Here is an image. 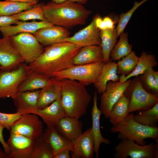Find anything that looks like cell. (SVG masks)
Masks as SVG:
<instances>
[{"mask_svg": "<svg viewBox=\"0 0 158 158\" xmlns=\"http://www.w3.org/2000/svg\"><path fill=\"white\" fill-rule=\"evenodd\" d=\"M81 47L67 42L47 46L38 58L28 64L29 67L52 77L54 73L74 65L73 59Z\"/></svg>", "mask_w": 158, "mask_h": 158, "instance_id": "obj_1", "label": "cell"}, {"mask_svg": "<svg viewBox=\"0 0 158 158\" xmlns=\"http://www.w3.org/2000/svg\"><path fill=\"white\" fill-rule=\"evenodd\" d=\"M43 7L48 21L67 29L84 25L92 13L83 5L69 1L60 4L49 2L43 4Z\"/></svg>", "mask_w": 158, "mask_h": 158, "instance_id": "obj_2", "label": "cell"}, {"mask_svg": "<svg viewBox=\"0 0 158 158\" xmlns=\"http://www.w3.org/2000/svg\"><path fill=\"white\" fill-rule=\"evenodd\" d=\"M91 99L85 85L75 80L61 79V100L67 116L79 119L86 113Z\"/></svg>", "mask_w": 158, "mask_h": 158, "instance_id": "obj_3", "label": "cell"}, {"mask_svg": "<svg viewBox=\"0 0 158 158\" xmlns=\"http://www.w3.org/2000/svg\"><path fill=\"white\" fill-rule=\"evenodd\" d=\"M133 112L129 113L117 124L113 126L110 131L118 133V138L121 140H129L141 145H145V140L151 138L158 139V128L151 127L142 124L134 118Z\"/></svg>", "mask_w": 158, "mask_h": 158, "instance_id": "obj_4", "label": "cell"}, {"mask_svg": "<svg viewBox=\"0 0 158 158\" xmlns=\"http://www.w3.org/2000/svg\"><path fill=\"white\" fill-rule=\"evenodd\" d=\"M105 63L102 61L74 65L65 70L54 73L53 77L61 79H68L75 80L86 86L94 84L97 80Z\"/></svg>", "mask_w": 158, "mask_h": 158, "instance_id": "obj_5", "label": "cell"}, {"mask_svg": "<svg viewBox=\"0 0 158 158\" xmlns=\"http://www.w3.org/2000/svg\"><path fill=\"white\" fill-rule=\"evenodd\" d=\"M124 94L129 102L128 114L148 109L158 103V96L150 94L144 90L138 76L131 80Z\"/></svg>", "mask_w": 158, "mask_h": 158, "instance_id": "obj_6", "label": "cell"}, {"mask_svg": "<svg viewBox=\"0 0 158 158\" xmlns=\"http://www.w3.org/2000/svg\"><path fill=\"white\" fill-rule=\"evenodd\" d=\"M31 70L24 62L12 70L0 73V99H13L18 92L19 86L27 77Z\"/></svg>", "mask_w": 158, "mask_h": 158, "instance_id": "obj_7", "label": "cell"}, {"mask_svg": "<svg viewBox=\"0 0 158 158\" xmlns=\"http://www.w3.org/2000/svg\"><path fill=\"white\" fill-rule=\"evenodd\" d=\"M158 139L152 142L141 145L129 140H121L114 147L115 158H158Z\"/></svg>", "mask_w": 158, "mask_h": 158, "instance_id": "obj_8", "label": "cell"}, {"mask_svg": "<svg viewBox=\"0 0 158 158\" xmlns=\"http://www.w3.org/2000/svg\"><path fill=\"white\" fill-rule=\"evenodd\" d=\"M10 38L13 46L27 63L34 61L43 52V45L31 33H20Z\"/></svg>", "mask_w": 158, "mask_h": 158, "instance_id": "obj_9", "label": "cell"}, {"mask_svg": "<svg viewBox=\"0 0 158 158\" xmlns=\"http://www.w3.org/2000/svg\"><path fill=\"white\" fill-rule=\"evenodd\" d=\"M43 128L37 115L28 114L21 115L13 123L10 132L36 140L42 136L44 131Z\"/></svg>", "mask_w": 158, "mask_h": 158, "instance_id": "obj_10", "label": "cell"}, {"mask_svg": "<svg viewBox=\"0 0 158 158\" xmlns=\"http://www.w3.org/2000/svg\"><path fill=\"white\" fill-rule=\"evenodd\" d=\"M131 81L129 79L123 82H108L105 90L100 96L99 109L105 118H109L113 106L124 94Z\"/></svg>", "mask_w": 158, "mask_h": 158, "instance_id": "obj_11", "label": "cell"}, {"mask_svg": "<svg viewBox=\"0 0 158 158\" xmlns=\"http://www.w3.org/2000/svg\"><path fill=\"white\" fill-rule=\"evenodd\" d=\"M25 62L13 46L10 37L0 38V66L1 72L9 71Z\"/></svg>", "mask_w": 158, "mask_h": 158, "instance_id": "obj_12", "label": "cell"}, {"mask_svg": "<svg viewBox=\"0 0 158 158\" xmlns=\"http://www.w3.org/2000/svg\"><path fill=\"white\" fill-rule=\"evenodd\" d=\"M35 140L10 132L6 142L9 150L8 158H30Z\"/></svg>", "mask_w": 158, "mask_h": 158, "instance_id": "obj_13", "label": "cell"}, {"mask_svg": "<svg viewBox=\"0 0 158 158\" xmlns=\"http://www.w3.org/2000/svg\"><path fill=\"white\" fill-rule=\"evenodd\" d=\"M65 42L81 47L90 45L101 46V30L96 27L93 19L90 24L66 39Z\"/></svg>", "mask_w": 158, "mask_h": 158, "instance_id": "obj_14", "label": "cell"}, {"mask_svg": "<svg viewBox=\"0 0 158 158\" xmlns=\"http://www.w3.org/2000/svg\"><path fill=\"white\" fill-rule=\"evenodd\" d=\"M33 35L40 44L47 46L65 42L70 33L64 27L53 25L40 29Z\"/></svg>", "mask_w": 158, "mask_h": 158, "instance_id": "obj_15", "label": "cell"}, {"mask_svg": "<svg viewBox=\"0 0 158 158\" xmlns=\"http://www.w3.org/2000/svg\"><path fill=\"white\" fill-rule=\"evenodd\" d=\"M72 158H92L95 153V142L91 128H88L71 141Z\"/></svg>", "mask_w": 158, "mask_h": 158, "instance_id": "obj_16", "label": "cell"}, {"mask_svg": "<svg viewBox=\"0 0 158 158\" xmlns=\"http://www.w3.org/2000/svg\"><path fill=\"white\" fill-rule=\"evenodd\" d=\"M40 91L18 92L13 99L16 112L20 115L35 114L38 109L37 100Z\"/></svg>", "mask_w": 158, "mask_h": 158, "instance_id": "obj_17", "label": "cell"}, {"mask_svg": "<svg viewBox=\"0 0 158 158\" xmlns=\"http://www.w3.org/2000/svg\"><path fill=\"white\" fill-rule=\"evenodd\" d=\"M36 114L40 117L47 128H54L59 121L67 116L62 104L61 97L44 108L38 109Z\"/></svg>", "mask_w": 158, "mask_h": 158, "instance_id": "obj_18", "label": "cell"}, {"mask_svg": "<svg viewBox=\"0 0 158 158\" xmlns=\"http://www.w3.org/2000/svg\"><path fill=\"white\" fill-rule=\"evenodd\" d=\"M40 138L50 146L53 158L62 151L68 150L73 151L71 141L59 134L54 128H46Z\"/></svg>", "mask_w": 158, "mask_h": 158, "instance_id": "obj_19", "label": "cell"}, {"mask_svg": "<svg viewBox=\"0 0 158 158\" xmlns=\"http://www.w3.org/2000/svg\"><path fill=\"white\" fill-rule=\"evenodd\" d=\"M61 79L52 77L50 83L41 89L37 100L38 109L49 105L61 96Z\"/></svg>", "mask_w": 158, "mask_h": 158, "instance_id": "obj_20", "label": "cell"}, {"mask_svg": "<svg viewBox=\"0 0 158 158\" xmlns=\"http://www.w3.org/2000/svg\"><path fill=\"white\" fill-rule=\"evenodd\" d=\"M83 126L79 119L66 116L61 119L54 128L59 134L71 141L82 134Z\"/></svg>", "mask_w": 158, "mask_h": 158, "instance_id": "obj_21", "label": "cell"}, {"mask_svg": "<svg viewBox=\"0 0 158 158\" xmlns=\"http://www.w3.org/2000/svg\"><path fill=\"white\" fill-rule=\"evenodd\" d=\"M97 92L95 91L93 95V106L91 111L92 125L91 128L95 142L94 152L95 157L98 158L99 147L101 144L104 143L106 145L111 144L109 139L104 138L102 136L100 128V119L101 111L97 105Z\"/></svg>", "mask_w": 158, "mask_h": 158, "instance_id": "obj_22", "label": "cell"}, {"mask_svg": "<svg viewBox=\"0 0 158 158\" xmlns=\"http://www.w3.org/2000/svg\"><path fill=\"white\" fill-rule=\"evenodd\" d=\"M53 25L47 21L31 22H20L15 25H11L0 27L3 37H10L21 33L33 34L40 29Z\"/></svg>", "mask_w": 158, "mask_h": 158, "instance_id": "obj_23", "label": "cell"}, {"mask_svg": "<svg viewBox=\"0 0 158 158\" xmlns=\"http://www.w3.org/2000/svg\"><path fill=\"white\" fill-rule=\"evenodd\" d=\"M101 46L90 45L82 47L73 59L74 65L87 64L104 61Z\"/></svg>", "mask_w": 158, "mask_h": 158, "instance_id": "obj_24", "label": "cell"}, {"mask_svg": "<svg viewBox=\"0 0 158 158\" xmlns=\"http://www.w3.org/2000/svg\"><path fill=\"white\" fill-rule=\"evenodd\" d=\"M120 76L117 73L116 63L110 60L104 65L97 80L94 84L97 92L101 94L105 90L108 82L119 81Z\"/></svg>", "mask_w": 158, "mask_h": 158, "instance_id": "obj_25", "label": "cell"}, {"mask_svg": "<svg viewBox=\"0 0 158 158\" xmlns=\"http://www.w3.org/2000/svg\"><path fill=\"white\" fill-rule=\"evenodd\" d=\"M50 76L31 70L30 73L19 87L18 92L33 91L42 89L51 80Z\"/></svg>", "mask_w": 158, "mask_h": 158, "instance_id": "obj_26", "label": "cell"}, {"mask_svg": "<svg viewBox=\"0 0 158 158\" xmlns=\"http://www.w3.org/2000/svg\"><path fill=\"white\" fill-rule=\"evenodd\" d=\"M158 65L154 55L142 51L134 70L127 76L120 75L119 81L123 82L132 77L139 76L144 73L149 68L156 67Z\"/></svg>", "mask_w": 158, "mask_h": 158, "instance_id": "obj_27", "label": "cell"}, {"mask_svg": "<svg viewBox=\"0 0 158 158\" xmlns=\"http://www.w3.org/2000/svg\"><path fill=\"white\" fill-rule=\"evenodd\" d=\"M117 38L116 28L101 30V45L105 62L110 60L111 51L116 44Z\"/></svg>", "mask_w": 158, "mask_h": 158, "instance_id": "obj_28", "label": "cell"}, {"mask_svg": "<svg viewBox=\"0 0 158 158\" xmlns=\"http://www.w3.org/2000/svg\"><path fill=\"white\" fill-rule=\"evenodd\" d=\"M128 100L124 94L113 106L109 118L113 126L122 121L128 114L127 113Z\"/></svg>", "mask_w": 158, "mask_h": 158, "instance_id": "obj_29", "label": "cell"}, {"mask_svg": "<svg viewBox=\"0 0 158 158\" xmlns=\"http://www.w3.org/2000/svg\"><path fill=\"white\" fill-rule=\"evenodd\" d=\"M120 36L118 42L110 53V59L111 61L119 60L132 51L133 46L128 43L127 32H123Z\"/></svg>", "mask_w": 158, "mask_h": 158, "instance_id": "obj_30", "label": "cell"}, {"mask_svg": "<svg viewBox=\"0 0 158 158\" xmlns=\"http://www.w3.org/2000/svg\"><path fill=\"white\" fill-rule=\"evenodd\" d=\"M135 120L144 125L157 127L158 122V103L148 109L134 115Z\"/></svg>", "mask_w": 158, "mask_h": 158, "instance_id": "obj_31", "label": "cell"}, {"mask_svg": "<svg viewBox=\"0 0 158 158\" xmlns=\"http://www.w3.org/2000/svg\"><path fill=\"white\" fill-rule=\"evenodd\" d=\"M139 59L134 51L122 57L116 63L117 73L124 76L130 74L135 68Z\"/></svg>", "mask_w": 158, "mask_h": 158, "instance_id": "obj_32", "label": "cell"}, {"mask_svg": "<svg viewBox=\"0 0 158 158\" xmlns=\"http://www.w3.org/2000/svg\"><path fill=\"white\" fill-rule=\"evenodd\" d=\"M35 4L9 1H0V16H10L29 10Z\"/></svg>", "mask_w": 158, "mask_h": 158, "instance_id": "obj_33", "label": "cell"}, {"mask_svg": "<svg viewBox=\"0 0 158 158\" xmlns=\"http://www.w3.org/2000/svg\"><path fill=\"white\" fill-rule=\"evenodd\" d=\"M43 4H37L29 10L11 16L14 19L25 21L38 19L41 21H47L45 18L43 9Z\"/></svg>", "mask_w": 158, "mask_h": 158, "instance_id": "obj_34", "label": "cell"}, {"mask_svg": "<svg viewBox=\"0 0 158 158\" xmlns=\"http://www.w3.org/2000/svg\"><path fill=\"white\" fill-rule=\"evenodd\" d=\"M152 68H149L138 77L142 86L145 90L150 94L158 96V84L152 75Z\"/></svg>", "mask_w": 158, "mask_h": 158, "instance_id": "obj_35", "label": "cell"}, {"mask_svg": "<svg viewBox=\"0 0 158 158\" xmlns=\"http://www.w3.org/2000/svg\"><path fill=\"white\" fill-rule=\"evenodd\" d=\"M30 158H53L51 147L40 138L35 140Z\"/></svg>", "mask_w": 158, "mask_h": 158, "instance_id": "obj_36", "label": "cell"}, {"mask_svg": "<svg viewBox=\"0 0 158 158\" xmlns=\"http://www.w3.org/2000/svg\"><path fill=\"white\" fill-rule=\"evenodd\" d=\"M148 0H142L140 2L135 1L133 7L126 13H122L119 15L118 25L116 28L117 38L121 34L124 32L125 27L130 20L133 13L137 9Z\"/></svg>", "mask_w": 158, "mask_h": 158, "instance_id": "obj_37", "label": "cell"}, {"mask_svg": "<svg viewBox=\"0 0 158 158\" xmlns=\"http://www.w3.org/2000/svg\"><path fill=\"white\" fill-rule=\"evenodd\" d=\"M21 115L17 112L13 114H7L0 112V123L4 128L10 131L11 126Z\"/></svg>", "mask_w": 158, "mask_h": 158, "instance_id": "obj_38", "label": "cell"}, {"mask_svg": "<svg viewBox=\"0 0 158 158\" xmlns=\"http://www.w3.org/2000/svg\"><path fill=\"white\" fill-rule=\"evenodd\" d=\"M20 21L13 18L11 16H0V27L10 25L12 24H18Z\"/></svg>", "mask_w": 158, "mask_h": 158, "instance_id": "obj_39", "label": "cell"}, {"mask_svg": "<svg viewBox=\"0 0 158 158\" xmlns=\"http://www.w3.org/2000/svg\"><path fill=\"white\" fill-rule=\"evenodd\" d=\"M4 128L3 126L0 123V142L3 146L5 152L8 156L9 153V148L3 135V131Z\"/></svg>", "mask_w": 158, "mask_h": 158, "instance_id": "obj_40", "label": "cell"}, {"mask_svg": "<svg viewBox=\"0 0 158 158\" xmlns=\"http://www.w3.org/2000/svg\"><path fill=\"white\" fill-rule=\"evenodd\" d=\"M96 27L100 30L107 29L103 19L100 16H97L94 18Z\"/></svg>", "mask_w": 158, "mask_h": 158, "instance_id": "obj_41", "label": "cell"}, {"mask_svg": "<svg viewBox=\"0 0 158 158\" xmlns=\"http://www.w3.org/2000/svg\"><path fill=\"white\" fill-rule=\"evenodd\" d=\"M103 19L107 29H112L115 28L116 21L113 20L111 17L106 16Z\"/></svg>", "mask_w": 158, "mask_h": 158, "instance_id": "obj_42", "label": "cell"}, {"mask_svg": "<svg viewBox=\"0 0 158 158\" xmlns=\"http://www.w3.org/2000/svg\"><path fill=\"white\" fill-rule=\"evenodd\" d=\"M70 151L66 150L62 151L54 157V158H70Z\"/></svg>", "mask_w": 158, "mask_h": 158, "instance_id": "obj_43", "label": "cell"}, {"mask_svg": "<svg viewBox=\"0 0 158 158\" xmlns=\"http://www.w3.org/2000/svg\"><path fill=\"white\" fill-rule=\"evenodd\" d=\"M12 2L24 3L35 4L39 2V0H5Z\"/></svg>", "mask_w": 158, "mask_h": 158, "instance_id": "obj_44", "label": "cell"}, {"mask_svg": "<svg viewBox=\"0 0 158 158\" xmlns=\"http://www.w3.org/2000/svg\"><path fill=\"white\" fill-rule=\"evenodd\" d=\"M152 73L155 81L158 84V71L154 70L153 68H152Z\"/></svg>", "mask_w": 158, "mask_h": 158, "instance_id": "obj_45", "label": "cell"}, {"mask_svg": "<svg viewBox=\"0 0 158 158\" xmlns=\"http://www.w3.org/2000/svg\"><path fill=\"white\" fill-rule=\"evenodd\" d=\"M0 158H8V155L5 153L4 150L0 147Z\"/></svg>", "mask_w": 158, "mask_h": 158, "instance_id": "obj_46", "label": "cell"}, {"mask_svg": "<svg viewBox=\"0 0 158 158\" xmlns=\"http://www.w3.org/2000/svg\"><path fill=\"white\" fill-rule=\"evenodd\" d=\"M88 0H68V1L76 2L83 5L86 4Z\"/></svg>", "mask_w": 158, "mask_h": 158, "instance_id": "obj_47", "label": "cell"}, {"mask_svg": "<svg viewBox=\"0 0 158 158\" xmlns=\"http://www.w3.org/2000/svg\"><path fill=\"white\" fill-rule=\"evenodd\" d=\"M68 0H51V2L56 3L60 4L65 2Z\"/></svg>", "mask_w": 158, "mask_h": 158, "instance_id": "obj_48", "label": "cell"}, {"mask_svg": "<svg viewBox=\"0 0 158 158\" xmlns=\"http://www.w3.org/2000/svg\"><path fill=\"white\" fill-rule=\"evenodd\" d=\"M1 72V66H0V73Z\"/></svg>", "mask_w": 158, "mask_h": 158, "instance_id": "obj_49", "label": "cell"}]
</instances>
